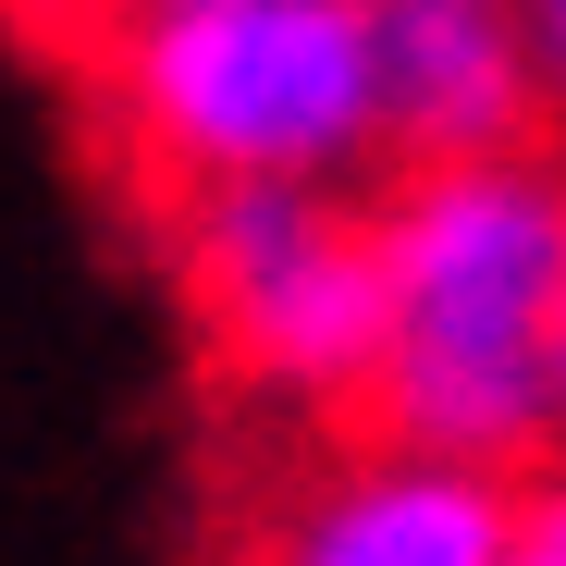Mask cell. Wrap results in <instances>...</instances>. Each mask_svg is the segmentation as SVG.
Returning <instances> with one entry per match:
<instances>
[{
  "label": "cell",
  "mask_w": 566,
  "mask_h": 566,
  "mask_svg": "<svg viewBox=\"0 0 566 566\" xmlns=\"http://www.w3.org/2000/svg\"><path fill=\"white\" fill-rule=\"evenodd\" d=\"M517 38H530V99H542V136H566V0H517Z\"/></svg>",
  "instance_id": "cell-6"
},
{
  "label": "cell",
  "mask_w": 566,
  "mask_h": 566,
  "mask_svg": "<svg viewBox=\"0 0 566 566\" xmlns=\"http://www.w3.org/2000/svg\"><path fill=\"white\" fill-rule=\"evenodd\" d=\"M505 566H566V530H530V517H517V542H505Z\"/></svg>",
  "instance_id": "cell-8"
},
{
  "label": "cell",
  "mask_w": 566,
  "mask_h": 566,
  "mask_svg": "<svg viewBox=\"0 0 566 566\" xmlns=\"http://www.w3.org/2000/svg\"><path fill=\"white\" fill-rule=\"evenodd\" d=\"M148 234L222 395L296 431H357L369 357H382L369 185H198V198H160Z\"/></svg>",
  "instance_id": "cell-3"
},
{
  "label": "cell",
  "mask_w": 566,
  "mask_h": 566,
  "mask_svg": "<svg viewBox=\"0 0 566 566\" xmlns=\"http://www.w3.org/2000/svg\"><path fill=\"white\" fill-rule=\"evenodd\" d=\"M0 13H13L25 38H86V25L112 13V0H0Z\"/></svg>",
  "instance_id": "cell-7"
},
{
  "label": "cell",
  "mask_w": 566,
  "mask_h": 566,
  "mask_svg": "<svg viewBox=\"0 0 566 566\" xmlns=\"http://www.w3.org/2000/svg\"><path fill=\"white\" fill-rule=\"evenodd\" d=\"M554 443H566V283H554Z\"/></svg>",
  "instance_id": "cell-9"
},
{
  "label": "cell",
  "mask_w": 566,
  "mask_h": 566,
  "mask_svg": "<svg viewBox=\"0 0 566 566\" xmlns=\"http://www.w3.org/2000/svg\"><path fill=\"white\" fill-rule=\"evenodd\" d=\"M505 542H517L505 468L345 431L308 443L271 493H247L222 566H505Z\"/></svg>",
  "instance_id": "cell-4"
},
{
  "label": "cell",
  "mask_w": 566,
  "mask_h": 566,
  "mask_svg": "<svg viewBox=\"0 0 566 566\" xmlns=\"http://www.w3.org/2000/svg\"><path fill=\"white\" fill-rule=\"evenodd\" d=\"M369 259H382V357L357 431L542 468L554 455V283H566V160L554 136L493 160L369 172Z\"/></svg>",
  "instance_id": "cell-1"
},
{
  "label": "cell",
  "mask_w": 566,
  "mask_h": 566,
  "mask_svg": "<svg viewBox=\"0 0 566 566\" xmlns=\"http://www.w3.org/2000/svg\"><path fill=\"white\" fill-rule=\"evenodd\" d=\"M369 62V136L382 172L407 160H493L542 136L517 0H345Z\"/></svg>",
  "instance_id": "cell-5"
},
{
  "label": "cell",
  "mask_w": 566,
  "mask_h": 566,
  "mask_svg": "<svg viewBox=\"0 0 566 566\" xmlns=\"http://www.w3.org/2000/svg\"><path fill=\"white\" fill-rule=\"evenodd\" d=\"M86 124L136 198L198 185H369V62L345 0H112L74 38Z\"/></svg>",
  "instance_id": "cell-2"
}]
</instances>
